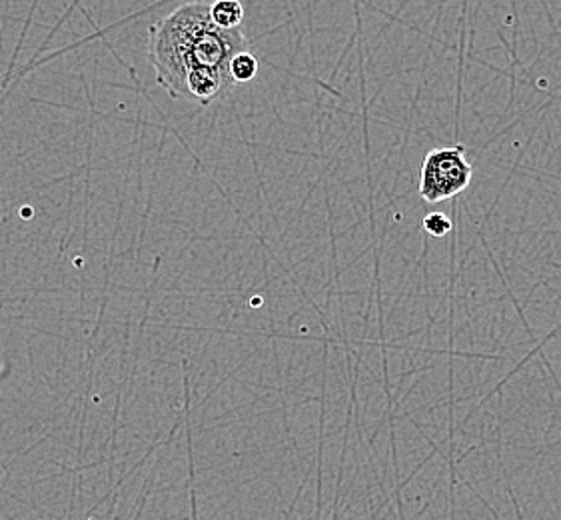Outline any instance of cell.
I'll list each match as a JSON object with an SVG mask.
<instances>
[{
  "label": "cell",
  "instance_id": "6da1fadb",
  "mask_svg": "<svg viewBox=\"0 0 561 520\" xmlns=\"http://www.w3.org/2000/svg\"><path fill=\"white\" fill-rule=\"evenodd\" d=\"M247 45L240 29L222 31L213 23L210 4L188 2L150 26L148 60L172 99L208 106L232 89L230 60Z\"/></svg>",
  "mask_w": 561,
  "mask_h": 520
},
{
  "label": "cell",
  "instance_id": "7a4b0ae2",
  "mask_svg": "<svg viewBox=\"0 0 561 520\" xmlns=\"http://www.w3.org/2000/svg\"><path fill=\"white\" fill-rule=\"evenodd\" d=\"M472 174L463 145L430 150L422 165L417 193L426 203H444L463 193L472 182Z\"/></svg>",
  "mask_w": 561,
  "mask_h": 520
},
{
  "label": "cell",
  "instance_id": "3957f363",
  "mask_svg": "<svg viewBox=\"0 0 561 520\" xmlns=\"http://www.w3.org/2000/svg\"><path fill=\"white\" fill-rule=\"evenodd\" d=\"M210 19L218 29L234 31L244 21V7L240 0H216L210 4Z\"/></svg>",
  "mask_w": 561,
  "mask_h": 520
},
{
  "label": "cell",
  "instance_id": "277c9868",
  "mask_svg": "<svg viewBox=\"0 0 561 520\" xmlns=\"http://www.w3.org/2000/svg\"><path fill=\"white\" fill-rule=\"evenodd\" d=\"M256 75H259V58L254 57L252 53L242 50L230 60V79H232V82H238V84L250 82V80L256 79Z\"/></svg>",
  "mask_w": 561,
  "mask_h": 520
},
{
  "label": "cell",
  "instance_id": "5b68a950",
  "mask_svg": "<svg viewBox=\"0 0 561 520\" xmlns=\"http://www.w3.org/2000/svg\"><path fill=\"white\" fill-rule=\"evenodd\" d=\"M424 228H426L427 235L434 238L448 237L454 228V223L446 213H430L424 218Z\"/></svg>",
  "mask_w": 561,
  "mask_h": 520
}]
</instances>
